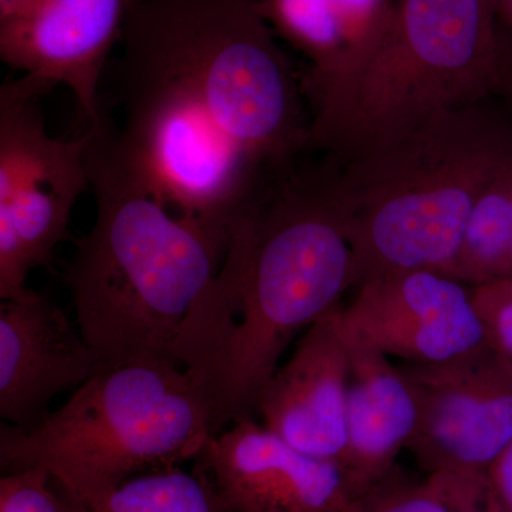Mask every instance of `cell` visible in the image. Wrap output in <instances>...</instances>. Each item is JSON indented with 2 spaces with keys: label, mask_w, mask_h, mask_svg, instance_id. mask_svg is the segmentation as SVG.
Listing matches in <instances>:
<instances>
[{
  "label": "cell",
  "mask_w": 512,
  "mask_h": 512,
  "mask_svg": "<svg viewBox=\"0 0 512 512\" xmlns=\"http://www.w3.org/2000/svg\"><path fill=\"white\" fill-rule=\"evenodd\" d=\"M416 393L409 450L429 473L487 471L512 441V366L491 345L439 363L400 366Z\"/></svg>",
  "instance_id": "8"
},
{
  "label": "cell",
  "mask_w": 512,
  "mask_h": 512,
  "mask_svg": "<svg viewBox=\"0 0 512 512\" xmlns=\"http://www.w3.org/2000/svg\"><path fill=\"white\" fill-rule=\"evenodd\" d=\"M210 403L183 366L141 357L104 366L32 430L0 424L6 473L37 468L79 504L201 456Z\"/></svg>",
  "instance_id": "6"
},
{
  "label": "cell",
  "mask_w": 512,
  "mask_h": 512,
  "mask_svg": "<svg viewBox=\"0 0 512 512\" xmlns=\"http://www.w3.org/2000/svg\"><path fill=\"white\" fill-rule=\"evenodd\" d=\"M99 353L62 309L36 293L0 305V416L32 430L49 404L103 370Z\"/></svg>",
  "instance_id": "12"
},
{
  "label": "cell",
  "mask_w": 512,
  "mask_h": 512,
  "mask_svg": "<svg viewBox=\"0 0 512 512\" xmlns=\"http://www.w3.org/2000/svg\"><path fill=\"white\" fill-rule=\"evenodd\" d=\"M339 319L384 355L439 365L490 345L471 286L429 269L366 282Z\"/></svg>",
  "instance_id": "10"
},
{
  "label": "cell",
  "mask_w": 512,
  "mask_h": 512,
  "mask_svg": "<svg viewBox=\"0 0 512 512\" xmlns=\"http://www.w3.org/2000/svg\"><path fill=\"white\" fill-rule=\"evenodd\" d=\"M339 323L349 355L346 447L339 468L350 500L396 467L419 426L420 407L400 366Z\"/></svg>",
  "instance_id": "14"
},
{
  "label": "cell",
  "mask_w": 512,
  "mask_h": 512,
  "mask_svg": "<svg viewBox=\"0 0 512 512\" xmlns=\"http://www.w3.org/2000/svg\"><path fill=\"white\" fill-rule=\"evenodd\" d=\"M497 96L503 97L504 100L512 104V60L510 64H508L507 70H505L503 79H501Z\"/></svg>",
  "instance_id": "24"
},
{
  "label": "cell",
  "mask_w": 512,
  "mask_h": 512,
  "mask_svg": "<svg viewBox=\"0 0 512 512\" xmlns=\"http://www.w3.org/2000/svg\"><path fill=\"white\" fill-rule=\"evenodd\" d=\"M0 512H83L45 471H12L0 480Z\"/></svg>",
  "instance_id": "19"
},
{
  "label": "cell",
  "mask_w": 512,
  "mask_h": 512,
  "mask_svg": "<svg viewBox=\"0 0 512 512\" xmlns=\"http://www.w3.org/2000/svg\"><path fill=\"white\" fill-rule=\"evenodd\" d=\"M232 512H343L338 464L308 456L252 417L215 434L198 457Z\"/></svg>",
  "instance_id": "11"
},
{
  "label": "cell",
  "mask_w": 512,
  "mask_h": 512,
  "mask_svg": "<svg viewBox=\"0 0 512 512\" xmlns=\"http://www.w3.org/2000/svg\"><path fill=\"white\" fill-rule=\"evenodd\" d=\"M444 111L400 143L340 165L352 288L399 272L450 274L478 201L512 168V104Z\"/></svg>",
  "instance_id": "4"
},
{
  "label": "cell",
  "mask_w": 512,
  "mask_h": 512,
  "mask_svg": "<svg viewBox=\"0 0 512 512\" xmlns=\"http://www.w3.org/2000/svg\"><path fill=\"white\" fill-rule=\"evenodd\" d=\"M40 97L18 79L0 87V298L25 301L30 272L50 266L90 188L86 137L49 136Z\"/></svg>",
  "instance_id": "7"
},
{
  "label": "cell",
  "mask_w": 512,
  "mask_h": 512,
  "mask_svg": "<svg viewBox=\"0 0 512 512\" xmlns=\"http://www.w3.org/2000/svg\"><path fill=\"white\" fill-rule=\"evenodd\" d=\"M259 8L276 36L308 59L303 86L365 59L389 25L393 0H259Z\"/></svg>",
  "instance_id": "15"
},
{
  "label": "cell",
  "mask_w": 512,
  "mask_h": 512,
  "mask_svg": "<svg viewBox=\"0 0 512 512\" xmlns=\"http://www.w3.org/2000/svg\"><path fill=\"white\" fill-rule=\"evenodd\" d=\"M119 46L100 99L175 214L231 232L311 151L301 74L259 0H133Z\"/></svg>",
  "instance_id": "1"
},
{
  "label": "cell",
  "mask_w": 512,
  "mask_h": 512,
  "mask_svg": "<svg viewBox=\"0 0 512 512\" xmlns=\"http://www.w3.org/2000/svg\"><path fill=\"white\" fill-rule=\"evenodd\" d=\"M448 275L468 286L512 278V168L478 201Z\"/></svg>",
  "instance_id": "17"
},
{
  "label": "cell",
  "mask_w": 512,
  "mask_h": 512,
  "mask_svg": "<svg viewBox=\"0 0 512 512\" xmlns=\"http://www.w3.org/2000/svg\"><path fill=\"white\" fill-rule=\"evenodd\" d=\"M339 308L305 330L255 403L265 429L296 450L338 466L346 447L349 384Z\"/></svg>",
  "instance_id": "13"
},
{
  "label": "cell",
  "mask_w": 512,
  "mask_h": 512,
  "mask_svg": "<svg viewBox=\"0 0 512 512\" xmlns=\"http://www.w3.org/2000/svg\"><path fill=\"white\" fill-rule=\"evenodd\" d=\"M84 137L96 220L74 242L64 272L76 325L104 366L173 359L185 318L221 269L231 232L164 204L103 101Z\"/></svg>",
  "instance_id": "3"
},
{
  "label": "cell",
  "mask_w": 512,
  "mask_h": 512,
  "mask_svg": "<svg viewBox=\"0 0 512 512\" xmlns=\"http://www.w3.org/2000/svg\"><path fill=\"white\" fill-rule=\"evenodd\" d=\"M133 0H30L0 20V57L33 96L66 86L84 119L100 111L101 84Z\"/></svg>",
  "instance_id": "9"
},
{
  "label": "cell",
  "mask_w": 512,
  "mask_h": 512,
  "mask_svg": "<svg viewBox=\"0 0 512 512\" xmlns=\"http://www.w3.org/2000/svg\"><path fill=\"white\" fill-rule=\"evenodd\" d=\"M494 8L498 20L512 29V0H494Z\"/></svg>",
  "instance_id": "22"
},
{
  "label": "cell",
  "mask_w": 512,
  "mask_h": 512,
  "mask_svg": "<svg viewBox=\"0 0 512 512\" xmlns=\"http://www.w3.org/2000/svg\"><path fill=\"white\" fill-rule=\"evenodd\" d=\"M493 2H494V0H493Z\"/></svg>",
  "instance_id": "25"
},
{
  "label": "cell",
  "mask_w": 512,
  "mask_h": 512,
  "mask_svg": "<svg viewBox=\"0 0 512 512\" xmlns=\"http://www.w3.org/2000/svg\"><path fill=\"white\" fill-rule=\"evenodd\" d=\"M495 493L512 512V441L487 468Z\"/></svg>",
  "instance_id": "21"
},
{
  "label": "cell",
  "mask_w": 512,
  "mask_h": 512,
  "mask_svg": "<svg viewBox=\"0 0 512 512\" xmlns=\"http://www.w3.org/2000/svg\"><path fill=\"white\" fill-rule=\"evenodd\" d=\"M343 512H451L430 481L414 480L394 467L365 493L350 498Z\"/></svg>",
  "instance_id": "18"
},
{
  "label": "cell",
  "mask_w": 512,
  "mask_h": 512,
  "mask_svg": "<svg viewBox=\"0 0 512 512\" xmlns=\"http://www.w3.org/2000/svg\"><path fill=\"white\" fill-rule=\"evenodd\" d=\"M83 512H232L204 468L150 471L80 504Z\"/></svg>",
  "instance_id": "16"
},
{
  "label": "cell",
  "mask_w": 512,
  "mask_h": 512,
  "mask_svg": "<svg viewBox=\"0 0 512 512\" xmlns=\"http://www.w3.org/2000/svg\"><path fill=\"white\" fill-rule=\"evenodd\" d=\"M488 342L512 366V278L471 286Z\"/></svg>",
  "instance_id": "20"
},
{
  "label": "cell",
  "mask_w": 512,
  "mask_h": 512,
  "mask_svg": "<svg viewBox=\"0 0 512 512\" xmlns=\"http://www.w3.org/2000/svg\"><path fill=\"white\" fill-rule=\"evenodd\" d=\"M30 0H0V20L15 15L20 9L25 8Z\"/></svg>",
  "instance_id": "23"
},
{
  "label": "cell",
  "mask_w": 512,
  "mask_h": 512,
  "mask_svg": "<svg viewBox=\"0 0 512 512\" xmlns=\"http://www.w3.org/2000/svg\"><path fill=\"white\" fill-rule=\"evenodd\" d=\"M493 0H393L372 52L303 84L309 150L340 165L393 147L444 111L495 96L512 57Z\"/></svg>",
  "instance_id": "5"
},
{
  "label": "cell",
  "mask_w": 512,
  "mask_h": 512,
  "mask_svg": "<svg viewBox=\"0 0 512 512\" xmlns=\"http://www.w3.org/2000/svg\"><path fill=\"white\" fill-rule=\"evenodd\" d=\"M338 168L301 161L272 184L231 228L220 271L185 318L173 359L207 397L214 436L252 417L289 343L352 288Z\"/></svg>",
  "instance_id": "2"
}]
</instances>
